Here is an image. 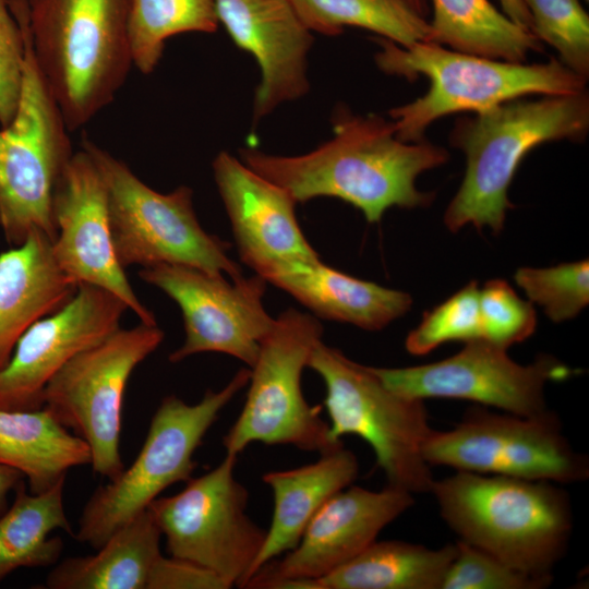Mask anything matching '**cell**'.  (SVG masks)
Returning <instances> with one entry per match:
<instances>
[{
    "mask_svg": "<svg viewBox=\"0 0 589 589\" xmlns=\"http://www.w3.org/2000/svg\"><path fill=\"white\" fill-rule=\"evenodd\" d=\"M442 589H542L552 578L520 572L494 555L461 540Z\"/></svg>",
    "mask_w": 589,
    "mask_h": 589,
    "instance_id": "e575fe53",
    "label": "cell"
},
{
    "mask_svg": "<svg viewBox=\"0 0 589 589\" xmlns=\"http://www.w3.org/2000/svg\"><path fill=\"white\" fill-rule=\"evenodd\" d=\"M358 474V458L344 446L321 454L314 462L266 472L262 480L273 492L274 510L251 577L269 561L292 550L318 509L351 485Z\"/></svg>",
    "mask_w": 589,
    "mask_h": 589,
    "instance_id": "603a6c76",
    "label": "cell"
},
{
    "mask_svg": "<svg viewBox=\"0 0 589 589\" xmlns=\"http://www.w3.org/2000/svg\"><path fill=\"white\" fill-rule=\"evenodd\" d=\"M139 276L165 292L182 312L185 338L169 354L171 363L196 353L220 352L253 366L275 321L263 304L267 283L262 276L229 281L223 274L172 264L142 267Z\"/></svg>",
    "mask_w": 589,
    "mask_h": 589,
    "instance_id": "5bb4252c",
    "label": "cell"
},
{
    "mask_svg": "<svg viewBox=\"0 0 589 589\" xmlns=\"http://www.w3.org/2000/svg\"><path fill=\"white\" fill-rule=\"evenodd\" d=\"M164 336L157 324L119 328L70 360L45 388L43 407L88 444L93 471L109 480L124 469L120 435L129 378Z\"/></svg>",
    "mask_w": 589,
    "mask_h": 589,
    "instance_id": "4fadbf2b",
    "label": "cell"
},
{
    "mask_svg": "<svg viewBox=\"0 0 589 589\" xmlns=\"http://www.w3.org/2000/svg\"><path fill=\"white\" fill-rule=\"evenodd\" d=\"M249 378L250 369L242 368L225 387L207 389L194 405L176 395L166 396L152 417L136 458L109 483L95 490L73 537L97 550L116 530L147 509L168 486L192 478L195 450Z\"/></svg>",
    "mask_w": 589,
    "mask_h": 589,
    "instance_id": "9c48e42d",
    "label": "cell"
},
{
    "mask_svg": "<svg viewBox=\"0 0 589 589\" xmlns=\"http://www.w3.org/2000/svg\"><path fill=\"white\" fill-rule=\"evenodd\" d=\"M516 284L529 301L541 305L555 322L574 318L589 302V262L563 263L552 267H520Z\"/></svg>",
    "mask_w": 589,
    "mask_h": 589,
    "instance_id": "1f68e13d",
    "label": "cell"
},
{
    "mask_svg": "<svg viewBox=\"0 0 589 589\" xmlns=\"http://www.w3.org/2000/svg\"><path fill=\"white\" fill-rule=\"evenodd\" d=\"M409 3L418 13L424 16L425 13V0H405Z\"/></svg>",
    "mask_w": 589,
    "mask_h": 589,
    "instance_id": "ab89813d",
    "label": "cell"
},
{
    "mask_svg": "<svg viewBox=\"0 0 589 589\" xmlns=\"http://www.w3.org/2000/svg\"><path fill=\"white\" fill-rule=\"evenodd\" d=\"M288 1L311 32L335 36L356 26L404 47L431 41L430 23L405 0Z\"/></svg>",
    "mask_w": 589,
    "mask_h": 589,
    "instance_id": "f1b7e54d",
    "label": "cell"
},
{
    "mask_svg": "<svg viewBox=\"0 0 589 589\" xmlns=\"http://www.w3.org/2000/svg\"><path fill=\"white\" fill-rule=\"evenodd\" d=\"M24 479L20 471L0 464V515L8 508L9 494L15 491Z\"/></svg>",
    "mask_w": 589,
    "mask_h": 589,
    "instance_id": "74e56055",
    "label": "cell"
},
{
    "mask_svg": "<svg viewBox=\"0 0 589 589\" xmlns=\"http://www.w3.org/2000/svg\"><path fill=\"white\" fill-rule=\"evenodd\" d=\"M589 132L587 88L510 99L455 120L449 143L466 156L462 182L444 213L457 232L466 225L502 231L514 208L508 189L526 155L555 141L582 142Z\"/></svg>",
    "mask_w": 589,
    "mask_h": 589,
    "instance_id": "7a4b0ae2",
    "label": "cell"
},
{
    "mask_svg": "<svg viewBox=\"0 0 589 589\" xmlns=\"http://www.w3.org/2000/svg\"><path fill=\"white\" fill-rule=\"evenodd\" d=\"M322 336V324L310 313L288 309L275 318L250 368L245 402L223 437L226 454L238 456L255 442L320 454L344 446L330 438L322 406H311L301 387L303 370Z\"/></svg>",
    "mask_w": 589,
    "mask_h": 589,
    "instance_id": "30bf717a",
    "label": "cell"
},
{
    "mask_svg": "<svg viewBox=\"0 0 589 589\" xmlns=\"http://www.w3.org/2000/svg\"><path fill=\"white\" fill-rule=\"evenodd\" d=\"M53 216L51 250L59 268L77 286L87 284L112 292L141 323L155 325L154 313L136 297L116 256L105 183L84 148L73 154L64 170Z\"/></svg>",
    "mask_w": 589,
    "mask_h": 589,
    "instance_id": "e0dca14e",
    "label": "cell"
},
{
    "mask_svg": "<svg viewBox=\"0 0 589 589\" xmlns=\"http://www.w3.org/2000/svg\"><path fill=\"white\" fill-rule=\"evenodd\" d=\"M334 136L316 149L297 156L240 149V160L285 189L293 200L329 196L360 209L368 223H378L394 206H429L435 194L417 189L418 176L447 163L448 152L423 140L404 142L393 121L377 115L338 109Z\"/></svg>",
    "mask_w": 589,
    "mask_h": 589,
    "instance_id": "6da1fadb",
    "label": "cell"
},
{
    "mask_svg": "<svg viewBox=\"0 0 589 589\" xmlns=\"http://www.w3.org/2000/svg\"><path fill=\"white\" fill-rule=\"evenodd\" d=\"M24 37L9 0H0V127H8L21 95Z\"/></svg>",
    "mask_w": 589,
    "mask_h": 589,
    "instance_id": "d590c367",
    "label": "cell"
},
{
    "mask_svg": "<svg viewBox=\"0 0 589 589\" xmlns=\"http://www.w3.org/2000/svg\"><path fill=\"white\" fill-rule=\"evenodd\" d=\"M84 148L105 183L112 244L120 265H184L231 280L243 277L230 259V244L201 226L193 192L180 185L160 193L144 183L121 159L85 139Z\"/></svg>",
    "mask_w": 589,
    "mask_h": 589,
    "instance_id": "ba28073f",
    "label": "cell"
},
{
    "mask_svg": "<svg viewBox=\"0 0 589 589\" xmlns=\"http://www.w3.org/2000/svg\"><path fill=\"white\" fill-rule=\"evenodd\" d=\"M9 1L25 52L15 116L0 127V230L17 247L35 232L55 240V195L74 152L62 112L34 59L26 0Z\"/></svg>",
    "mask_w": 589,
    "mask_h": 589,
    "instance_id": "8992f818",
    "label": "cell"
},
{
    "mask_svg": "<svg viewBox=\"0 0 589 589\" xmlns=\"http://www.w3.org/2000/svg\"><path fill=\"white\" fill-rule=\"evenodd\" d=\"M505 13L513 22L519 26L531 31L530 13L524 0H498Z\"/></svg>",
    "mask_w": 589,
    "mask_h": 589,
    "instance_id": "f35d334b",
    "label": "cell"
},
{
    "mask_svg": "<svg viewBox=\"0 0 589 589\" xmlns=\"http://www.w3.org/2000/svg\"><path fill=\"white\" fill-rule=\"evenodd\" d=\"M456 552V543L430 549L375 540L318 581L322 589H442Z\"/></svg>",
    "mask_w": 589,
    "mask_h": 589,
    "instance_id": "484cf974",
    "label": "cell"
},
{
    "mask_svg": "<svg viewBox=\"0 0 589 589\" xmlns=\"http://www.w3.org/2000/svg\"><path fill=\"white\" fill-rule=\"evenodd\" d=\"M413 505L412 494L388 485L380 491L349 485L313 516L298 544L263 565L244 588L271 589L287 579H320L344 565Z\"/></svg>",
    "mask_w": 589,
    "mask_h": 589,
    "instance_id": "ac0fdd59",
    "label": "cell"
},
{
    "mask_svg": "<svg viewBox=\"0 0 589 589\" xmlns=\"http://www.w3.org/2000/svg\"><path fill=\"white\" fill-rule=\"evenodd\" d=\"M431 41L453 50L509 62L543 51L536 35L489 0H431Z\"/></svg>",
    "mask_w": 589,
    "mask_h": 589,
    "instance_id": "4316f807",
    "label": "cell"
},
{
    "mask_svg": "<svg viewBox=\"0 0 589 589\" xmlns=\"http://www.w3.org/2000/svg\"><path fill=\"white\" fill-rule=\"evenodd\" d=\"M506 350L478 339L437 362L370 369L388 388L409 398L464 399L518 416L546 412L545 384L566 380L573 371L548 354L521 365Z\"/></svg>",
    "mask_w": 589,
    "mask_h": 589,
    "instance_id": "9a60e30c",
    "label": "cell"
},
{
    "mask_svg": "<svg viewBox=\"0 0 589 589\" xmlns=\"http://www.w3.org/2000/svg\"><path fill=\"white\" fill-rule=\"evenodd\" d=\"M218 24L214 0H129L128 37L133 67L142 74H151L171 36L215 33Z\"/></svg>",
    "mask_w": 589,
    "mask_h": 589,
    "instance_id": "f546056e",
    "label": "cell"
},
{
    "mask_svg": "<svg viewBox=\"0 0 589 589\" xmlns=\"http://www.w3.org/2000/svg\"><path fill=\"white\" fill-rule=\"evenodd\" d=\"M128 305L112 292L81 284L58 311L36 321L0 370V410L44 406L49 381L74 357L120 328Z\"/></svg>",
    "mask_w": 589,
    "mask_h": 589,
    "instance_id": "2e32d148",
    "label": "cell"
},
{
    "mask_svg": "<svg viewBox=\"0 0 589 589\" xmlns=\"http://www.w3.org/2000/svg\"><path fill=\"white\" fill-rule=\"evenodd\" d=\"M481 339L507 349L530 337L537 315L530 301L518 297L503 279H492L480 288Z\"/></svg>",
    "mask_w": 589,
    "mask_h": 589,
    "instance_id": "836d02e7",
    "label": "cell"
},
{
    "mask_svg": "<svg viewBox=\"0 0 589 589\" xmlns=\"http://www.w3.org/2000/svg\"><path fill=\"white\" fill-rule=\"evenodd\" d=\"M147 589H229L212 570L193 562L163 554L155 563Z\"/></svg>",
    "mask_w": 589,
    "mask_h": 589,
    "instance_id": "8d00e7d4",
    "label": "cell"
},
{
    "mask_svg": "<svg viewBox=\"0 0 589 589\" xmlns=\"http://www.w3.org/2000/svg\"><path fill=\"white\" fill-rule=\"evenodd\" d=\"M161 532L148 509L116 530L92 555L69 557L48 574V589H147L161 555Z\"/></svg>",
    "mask_w": 589,
    "mask_h": 589,
    "instance_id": "d4e9b609",
    "label": "cell"
},
{
    "mask_svg": "<svg viewBox=\"0 0 589 589\" xmlns=\"http://www.w3.org/2000/svg\"><path fill=\"white\" fill-rule=\"evenodd\" d=\"M215 182L241 261L260 275L289 261L318 259L296 217L293 197L227 152L213 161Z\"/></svg>",
    "mask_w": 589,
    "mask_h": 589,
    "instance_id": "d6986e66",
    "label": "cell"
},
{
    "mask_svg": "<svg viewBox=\"0 0 589 589\" xmlns=\"http://www.w3.org/2000/svg\"><path fill=\"white\" fill-rule=\"evenodd\" d=\"M237 459L226 454L179 493L158 496L147 507L168 554L212 570L228 588H244L266 538V529L247 514L249 492L236 478Z\"/></svg>",
    "mask_w": 589,
    "mask_h": 589,
    "instance_id": "8fae6325",
    "label": "cell"
},
{
    "mask_svg": "<svg viewBox=\"0 0 589 589\" xmlns=\"http://www.w3.org/2000/svg\"><path fill=\"white\" fill-rule=\"evenodd\" d=\"M36 64L69 131L88 123L133 67L129 0H26Z\"/></svg>",
    "mask_w": 589,
    "mask_h": 589,
    "instance_id": "5b68a950",
    "label": "cell"
},
{
    "mask_svg": "<svg viewBox=\"0 0 589 589\" xmlns=\"http://www.w3.org/2000/svg\"><path fill=\"white\" fill-rule=\"evenodd\" d=\"M260 276L292 296L316 317L366 330L384 328L412 304L409 293L344 274L320 257L281 262Z\"/></svg>",
    "mask_w": 589,
    "mask_h": 589,
    "instance_id": "44dd1931",
    "label": "cell"
},
{
    "mask_svg": "<svg viewBox=\"0 0 589 589\" xmlns=\"http://www.w3.org/2000/svg\"><path fill=\"white\" fill-rule=\"evenodd\" d=\"M531 32L552 46L558 60L585 79L589 77V15L579 0H524Z\"/></svg>",
    "mask_w": 589,
    "mask_h": 589,
    "instance_id": "4dcf8cb0",
    "label": "cell"
},
{
    "mask_svg": "<svg viewBox=\"0 0 589 589\" xmlns=\"http://www.w3.org/2000/svg\"><path fill=\"white\" fill-rule=\"evenodd\" d=\"M308 368L323 380L329 436L356 435L372 448L387 484L411 494L430 492L434 478L423 444L433 430L423 400L388 388L370 369L321 340Z\"/></svg>",
    "mask_w": 589,
    "mask_h": 589,
    "instance_id": "52a82bcc",
    "label": "cell"
},
{
    "mask_svg": "<svg viewBox=\"0 0 589 589\" xmlns=\"http://www.w3.org/2000/svg\"><path fill=\"white\" fill-rule=\"evenodd\" d=\"M0 464L20 471L27 490L39 494L65 480L71 468L91 464V449L46 407L0 410Z\"/></svg>",
    "mask_w": 589,
    "mask_h": 589,
    "instance_id": "cb8c5ba5",
    "label": "cell"
},
{
    "mask_svg": "<svg viewBox=\"0 0 589 589\" xmlns=\"http://www.w3.org/2000/svg\"><path fill=\"white\" fill-rule=\"evenodd\" d=\"M480 287L470 281L433 310L425 312L421 323L405 341L407 351L414 356L430 353L449 341L470 342L481 339Z\"/></svg>",
    "mask_w": 589,
    "mask_h": 589,
    "instance_id": "d6a6232c",
    "label": "cell"
},
{
    "mask_svg": "<svg viewBox=\"0 0 589 589\" xmlns=\"http://www.w3.org/2000/svg\"><path fill=\"white\" fill-rule=\"evenodd\" d=\"M375 63L384 73L414 81L429 80L424 95L392 108L396 136L404 142L425 140L428 128L444 116L479 112L526 96L578 93L587 81L558 59L528 64L460 52L432 41L399 46L375 38Z\"/></svg>",
    "mask_w": 589,
    "mask_h": 589,
    "instance_id": "277c9868",
    "label": "cell"
},
{
    "mask_svg": "<svg viewBox=\"0 0 589 589\" xmlns=\"http://www.w3.org/2000/svg\"><path fill=\"white\" fill-rule=\"evenodd\" d=\"M422 454L430 465L456 471L556 483L585 481L587 457L576 452L550 409L537 416L469 409L452 430H432Z\"/></svg>",
    "mask_w": 589,
    "mask_h": 589,
    "instance_id": "7c38bea8",
    "label": "cell"
},
{
    "mask_svg": "<svg viewBox=\"0 0 589 589\" xmlns=\"http://www.w3.org/2000/svg\"><path fill=\"white\" fill-rule=\"evenodd\" d=\"M65 480L50 490L33 494L24 480L15 489L14 501L0 515V581L12 572L55 565L62 552L58 529L72 534L63 506Z\"/></svg>",
    "mask_w": 589,
    "mask_h": 589,
    "instance_id": "83f0119b",
    "label": "cell"
},
{
    "mask_svg": "<svg viewBox=\"0 0 589 589\" xmlns=\"http://www.w3.org/2000/svg\"><path fill=\"white\" fill-rule=\"evenodd\" d=\"M51 243L49 237L35 232L0 253V370L22 335L76 292L77 285L57 265Z\"/></svg>",
    "mask_w": 589,
    "mask_h": 589,
    "instance_id": "7402d4cb",
    "label": "cell"
},
{
    "mask_svg": "<svg viewBox=\"0 0 589 589\" xmlns=\"http://www.w3.org/2000/svg\"><path fill=\"white\" fill-rule=\"evenodd\" d=\"M586 2H588V0H586Z\"/></svg>",
    "mask_w": 589,
    "mask_h": 589,
    "instance_id": "60d3db41",
    "label": "cell"
},
{
    "mask_svg": "<svg viewBox=\"0 0 589 589\" xmlns=\"http://www.w3.org/2000/svg\"><path fill=\"white\" fill-rule=\"evenodd\" d=\"M459 540L526 574L552 578L573 529L570 501L554 482L456 471L432 483Z\"/></svg>",
    "mask_w": 589,
    "mask_h": 589,
    "instance_id": "3957f363",
    "label": "cell"
},
{
    "mask_svg": "<svg viewBox=\"0 0 589 589\" xmlns=\"http://www.w3.org/2000/svg\"><path fill=\"white\" fill-rule=\"evenodd\" d=\"M219 23L233 43L256 59L261 80L253 120L309 91L306 56L312 32L288 0H214Z\"/></svg>",
    "mask_w": 589,
    "mask_h": 589,
    "instance_id": "ffe728a7",
    "label": "cell"
}]
</instances>
